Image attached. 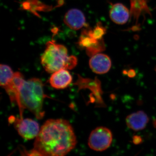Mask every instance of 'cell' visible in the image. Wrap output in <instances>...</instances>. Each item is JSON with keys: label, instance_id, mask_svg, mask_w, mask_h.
<instances>
[{"label": "cell", "instance_id": "cell-9", "mask_svg": "<svg viewBox=\"0 0 156 156\" xmlns=\"http://www.w3.org/2000/svg\"><path fill=\"white\" fill-rule=\"evenodd\" d=\"M72 81V76L66 69H61L53 73L49 79L50 86L56 89L67 88Z\"/></svg>", "mask_w": 156, "mask_h": 156}, {"label": "cell", "instance_id": "cell-16", "mask_svg": "<svg viewBox=\"0 0 156 156\" xmlns=\"http://www.w3.org/2000/svg\"><path fill=\"white\" fill-rule=\"evenodd\" d=\"M127 74H128V76L130 78L134 77L136 75V73H135V71L134 69L129 70Z\"/></svg>", "mask_w": 156, "mask_h": 156}, {"label": "cell", "instance_id": "cell-6", "mask_svg": "<svg viewBox=\"0 0 156 156\" xmlns=\"http://www.w3.org/2000/svg\"><path fill=\"white\" fill-rule=\"evenodd\" d=\"M89 67L95 73L104 74L108 72L112 66L109 56L104 53H98L91 56L89 61Z\"/></svg>", "mask_w": 156, "mask_h": 156}, {"label": "cell", "instance_id": "cell-15", "mask_svg": "<svg viewBox=\"0 0 156 156\" xmlns=\"http://www.w3.org/2000/svg\"><path fill=\"white\" fill-rule=\"evenodd\" d=\"M142 142V138L140 136H134L133 137V142L135 144H140Z\"/></svg>", "mask_w": 156, "mask_h": 156}, {"label": "cell", "instance_id": "cell-3", "mask_svg": "<svg viewBox=\"0 0 156 156\" xmlns=\"http://www.w3.org/2000/svg\"><path fill=\"white\" fill-rule=\"evenodd\" d=\"M41 63L45 71L50 73L61 69H72L77 64L74 56H69L64 46L50 41L46 44V49L41 58Z\"/></svg>", "mask_w": 156, "mask_h": 156}, {"label": "cell", "instance_id": "cell-2", "mask_svg": "<svg viewBox=\"0 0 156 156\" xmlns=\"http://www.w3.org/2000/svg\"><path fill=\"white\" fill-rule=\"evenodd\" d=\"M44 94L43 83L38 78H33L25 80L20 90V114L24 108L32 113L37 119H41L44 117Z\"/></svg>", "mask_w": 156, "mask_h": 156}, {"label": "cell", "instance_id": "cell-13", "mask_svg": "<svg viewBox=\"0 0 156 156\" xmlns=\"http://www.w3.org/2000/svg\"><path fill=\"white\" fill-rule=\"evenodd\" d=\"M105 49V44L103 39L99 40L92 47L86 49V52L88 56H94L95 54L103 52Z\"/></svg>", "mask_w": 156, "mask_h": 156}, {"label": "cell", "instance_id": "cell-8", "mask_svg": "<svg viewBox=\"0 0 156 156\" xmlns=\"http://www.w3.org/2000/svg\"><path fill=\"white\" fill-rule=\"evenodd\" d=\"M64 22L66 25L74 30H78L86 26V20L82 11L79 9H70L65 15Z\"/></svg>", "mask_w": 156, "mask_h": 156}, {"label": "cell", "instance_id": "cell-10", "mask_svg": "<svg viewBox=\"0 0 156 156\" xmlns=\"http://www.w3.org/2000/svg\"><path fill=\"white\" fill-rule=\"evenodd\" d=\"M149 122V118L144 112L140 111L133 113L126 118L127 126L134 131L143 130Z\"/></svg>", "mask_w": 156, "mask_h": 156}, {"label": "cell", "instance_id": "cell-12", "mask_svg": "<svg viewBox=\"0 0 156 156\" xmlns=\"http://www.w3.org/2000/svg\"><path fill=\"white\" fill-rule=\"evenodd\" d=\"M0 85L3 88L6 87L14 77V73L9 66L1 64L0 66Z\"/></svg>", "mask_w": 156, "mask_h": 156}, {"label": "cell", "instance_id": "cell-4", "mask_svg": "<svg viewBox=\"0 0 156 156\" xmlns=\"http://www.w3.org/2000/svg\"><path fill=\"white\" fill-rule=\"evenodd\" d=\"M112 140V134L110 129L106 127H98L89 135L88 145L93 150L102 151L110 147Z\"/></svg>", "mask_w": 156, "mask_h": 156}, {"label": "cell", "instance_id": "cell-5", "mask_svg": "<svg viewBox=\"0 0 156 156\" xmlns=\"http://www.w3.org/2000/svg\"><path fill=\"white\" fill-rule=\"evenodd\" d=\"M14 126L18 134L23 138L27 140L36 138L40 130L38 123L30 119H16Z\"/></svg>", "mask_w": 156, "mask_h": 156}, {"label": "cell", "instance_id": "cell-11", "mask_svg": "<svg viewBox=\"0 0 156 156\" xmlns=\"http://www.w3.org/2000/svg\"><path fill=\"white\" fill-rule=\"evenodd\" d=\"M130 15V11L128 8L121 3L113 5L109 11V17L112 21L119 25H122L128 22Z\"/></svg>", "mask_w": 156, "mask_h": 156}, {"label": "cell", "instance_id": "cell-7", "mask_svg": "<svg viewBox=\"0 0 156 156\" xmlns=\"http://www.w3.org/2000/svg\"><path fill=\"white\" fill-rule=\"evenodd\" d=\"M24 81V76L22 74L19 72H16L14 73V77L11 82L3 88L10 97L11 102L17 103L20 111L21 108L20 101V90Z\"/></svg>", "mask_w": 156, "mask_h": 156}, {"label": "cell", "instance_id": "cell-14", "mask_svg": "<svg viewBox=\"0 0 156 156\" xmlns=\"http://www.w3.org/2000/svg\"><path fill=\"white\" fill-rule=\"evenodd\" d=\"M106 32V29L101 23H98L93 30H91L92 37L96 40H99L103 38V36Z\"/></svg>", "mask_w": 156, "mask_h": 156}, {"label": "cell", "instance_id": "cell-1", "mask_svg": "<svg viewBox=\"0 0 156 156\" xmlns=\"http://www.w3.org/2000/svg\"><path fill=\"white\" fill-rule=\"evenodd\" d=\"M76 136L72 125L63 119H50L40 128L30 155L62 156L76 145Z\"/></svg>", "mask_w": 156, "mask_h": 156}, {"label": "cell", "instance_id": "cell-17", "mask_svg": "<svg viewBox=\"0 0 156 156\" xmlns=\"http://www.w3.org/2000/svg\"><path fill=\"white\" fill-rule=\"evenodd\" d=\"M155 71H156V67H155Z\"/></svg>", "mask_w": 156, "mask_h": 156}]
</instances>
